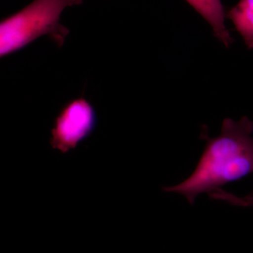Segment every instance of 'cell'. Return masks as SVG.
<instances>
[{
    "label": "cell",
    "instance_id": "3957f363",
    "mask_svg": "<svg viewBox=\"0 0 253 253\" xmlns=\"http://www.w3.org/2000/svg\"><path fill=\"white\" fill-rule=\"evenodd\" d=\"M96 124V113L90 103L83 98L73 100L55 119L50 144L53 149L67 154L90 135Z\"/></svg>",
    "mask_w": 253,
    "mask_h": 253
},
{
    "label": "cell",
    "instance_id": "277c9868",
    "mask_svg": "<svg viewBox=\"0 0 253 253\" xmlns=\"http://www.w3.org/2000/svg\"><path fill=\"white\" fill-rule=\"evenodd\" d=\"M203 18L213 31V34L226 47L234 42L225 24V11L221 0H186Z\"/></svg>",
    "mask_w": 253,
    "mask_h": 253
},
{
    "label": "cell",
    "instance_id": "8992f818",
    "mask_svg": "<svg viewBox=\"0 0 253 253\" xmlns=\"http://www.w3.org/2000/svg\"><path fill=\"white\" fill-rule=\"evenodd\" d=\"M209 196L213 199L226 201L233 206H241V207L253 206V191L244 197H239L222 189H219L210 194Z\"/></svg>",
    "mask_w": 253,
    "mask_h": 253
},
{
    "label": "cell",
    "instance_id": "6da1fadb",
    "mask_svg": "<svg viewBox=\"0 0 253 253\" xmlns=\"http://www.w3.org/2000/svg\"><path fill=\"white\" fill-rule=\"evenodd\" d=\"M253 123L246 116L238 121L224 119L215 137H210L204 129L201 138L206 146L194 172L176 185L164 186L163 191L180 194L193 205L199 195L211 194L253 174Z\"/></svg>",
    "mask_w": 253,
    "mask_h": 253
},
{
    "label": "cell",
    "instance_id": "5b68a950",
    "mask_svg": "<svg viewBox=\"0 0 253 253\" xmlns=\"http://www.w3.org/2000/svg\"><path fill=\"white\" fill-rule=\"evenodd\" d=\"M242 37L249 49H253V0H240L226 15Z\"/></svg>",
    "mask_w": 253,
    "mask_h": 253
},
{
    "label": "cell",
    "instance_id": "7a4b0ae2",
    "mask_svg": "<svg viewBox=\"0 0 253 253\" xmlns=\"http://www.w3.org/2000/svg\"><path fill=\"white\" fill-rule=\"evenodd\" d=\"M83 0H34L0 24V55L4 57L28 45L40 37L48 36L61 47L69 30L60 22L67 7Z\"/></svg>",
    "mask_w": 253,
    "mask_h": 253
}]
</instances>
